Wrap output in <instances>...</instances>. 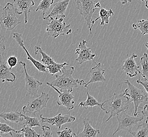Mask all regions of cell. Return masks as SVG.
Listing matches in <instances>:
<instances>
[{
	"label": "cell",
	"mask_w": 148,
	"mask_h": 137,
	"mask_svg": "<svg viewBox=\"0 0 148 137\" xmlns=\"http://www.w3.org/2000/svg\"><path fill=\"white\" fill-rule=\"evenodd\" d=\"M75 70L74 66H71L69 68L63 67L62 69V74L56 75V79L51 82H46L49 86H53L58 89L61 91H73L74 89L77 88L79 86H85L86 83L84 80L75 79L73 74Z\"/></svg>",
	"instance_id": "obj_1"
},
{
	"label": "cell",
	"mask_w": 148,
	"mask_h": 137,
	"mask_svg": "<svg viewBox=\"0 0 148 137\" xmlns=\"http://www.w3.org/2000/svg\"><path fill=\"white\" fill-rule=\"evenodd\" d=\"M129 103H130L123 93L120 94L114 93L108 99L103 102L100 108L105 111L106 114H110L106 122H108L112 118L116 116L120 112L126 111L128 109Z\"/></svg>",
	"instance_id": "obj_2"
},
{
	"label": "cell",
	"mask_w": 148,
	"mask_h": 137,
	"mask_svg": "<svg viewBox=\"0 0 148 137\" xmlns=\"http://www.w3.org/2000/svg\"><path fill=\"white\" fill-rule=\"evenodd\" d=\"M125 83L128 85V88L123 93L129 102L134 103V116H137L139 113L138 109L142 108L140 104L148 101V94H145L143 90L134 86L128 80H125Z\"/></svg>",
	"instance_id": "obj_3"
},
{
	"label": "cell",
	"mask_w": 148,
	"mask_h": 137,
	"mask_svg": "<svg viewBox=\"0 0 148 137\" xmlns=\"http://www.w3.org/2000/svg\"><path fill=\"white\" fill-rule=\"evenodd\" d=\"M77 8L80 14L85 20L89 31L92 33V17L96 9L100 8V3L98 0H75Z\"/></svg>",
	"instance_id": "obj_4"
},
{
	"label": "cell",
	"mask_w": 148,
	"mask_h": 137,
	"mask_svg": "<svg viewBox=\"0 0 148 137\" xmlns=\"http://www.w3.org/2000/svg\"><path fill=\"white\" fill-rule=\"evenodd\" d=\"M16 12L13 3L8 2L3 8L1 17H0V26L4 30L11 31L21 23L16 17Z\"/></svg>",
	"instance_id": "obj_5"
},
{
	"label": "cell",
	"mask_w": 148,
	"mask_h": 137,
	"mask_svg": "<svg viewBox=\"0 0 148 137\" xmlns=\"http://www.w3.org/2000/svg\"><path fill=\"white\" fill-rule=\"evenodd\" d=\"M5 36L0 37V79L2 82H14L16 75L11 71L12 68L8 66L4 56L5 45L4 43Z\"/></svg>",
	"instance_id": "obj_6"
},
{
	"label": "cell",
	"mask_w": 148,
	"mask_h": 137,
	"mask_svg": "<svg viewBox=\"0 0 148 137\" xmlns=\"http://www.w3.org/2000/svg\"><path fill=\"white\" fill-rule=\"evenodd\" d=\"M64 17L58 19H50L47 24L46 31L49 36L54 38L58 37L60 35H65L71 34L72 29L71 24L67 25L64 22Z\"/></svg>",
	"instance_id": "obj_7"
},
{
	"label": "cell",
	"mask_w": 148,
	"mask_h": 137,
	"mask_svg": "<svg viewBox=\"0 0 148 137\" xmlns=\"http://www.w3.org/2000/svg\"><path fill=\"white\" fill-rule=\"evenodd\" d=\"M116 116L118 121V126L116 130L113 133V136L120 130H125L130 133L134 126L143 121L145 118L143 116H138L137 115V116L132 117L127 114L125 111L120 112Z\"/></svg>",
	"instance_id": "obj_8"
},
{
	"label": "cell",
	"mask_w": 148,
	"mask_h": 137,
	"mask_svg": "<svg viewBox=\"0 0 148 137\" xmlns=\"http://www.w3.org/2000/svg\"><path fill=\"white\" fill-rule=\"evenodd\" d=\"M49 99V93L44 92H42L38 97L33 99L27 103L26 106L23 107L22 108L23 113L26 114L28 113L35 116L36 113L45 108Z\"/></svg>",
	"instance_id": "obj_9"
},
{
	"label": "cell",
	"mask_w": 148,
	"mask_h": 137,
	"mask_svg": "<svg viewBox=\"0 0 148 137\" xmlns=\"http://www.w3.org/2000/svg\"><path fill=\"white\" fill-rule=\"evenodd\" d=\"M18 63L23 67L24 72L25 90L27 92V95H29L33 99L38 97L39 96L38 94V89L40 86L43 85V83L28 73L26 67V64L25 62L23 61H20Z\"/></svg>",
	"instance_id": "obj_10"
},
{
	"label": "cell",
	"mask_w": 148,
	"mask_h": 137,
	"mask_svg": "<svg viewBox=\"0 0 148 137\" xmlns=\"http://www.w3.org/2000/svg\"><path fill=\"white\" fill-rule=\"evenodd\" d=\"M40 118L41 122L49 123L52 126H56L58 129L61 128L66 123L74 122L76 120L75 116L70 114L63 115L62 113H59L52 118L44 117L43 114H41Z\"/></svg>",
	"instance_id": "obj_11"
},
{
	"label": "cell",
	"mask_w": 148,
	"mask_h": 137,
	"mask_svg": "<svg viewBox=\"0 0 148 137\" xmlns=\"http://www.w3.org/2000/svg\"><path fill=\"white\" fill-rule=\"evenodd\" d=\"M87 41L83 40L79 43L78 48L76 50L75 54H78V57L75 61L79 64H82L87 61H94V58L96 57V54L92 53L91 47H87L86 46Z\"/></svg>",
	"instance_id": "obj_12"
},
{
	"label": "cell",
	"mask_w": 148,
	"mask_h": 137,
	"mask_svg": "<svg viewBox=\"0 0 148 137\" xmlns=\"http://www.w3.org/2000/svg\"><path fill=\"white\" fill-rule=\"evenodd\" d=\"M49 86L54 89L59 94V100L57 101L58 106H64L68 111H70L74 108L75 101L73 92L70 91H61L54 86Z\"/></svg>",
	"instance_id": "obj_13"
},
{
	"label": "cell",
	"mask_w": 148,
	"mask_h": 137,
	"mask_svg": "<svg viewBox=\"0 0 148 137\" xmlns=\"http://www.w3.org/2000/svg\"><path fill=\"white\" fill-rule=\"evenodd\" d=\"M13 4L17 15L24 13L25 17V23L28 22V15L33 10L35 3L34 0H13Z\"/></svg>",
	"instance_id": "obj_14"
},
{
	"label": "cell",
	"mask_w": 148,
	"mask_h": 137,
	"mask_svg": "<svg viewBox=\"0 0 148 137\" xmlns=\"http://www.w3.org/2000/svg\"><path fill=\"white\" fill-rule=\"evenodd\" d=\"M138 57V55L133 53L130 57H128L123 61V64L121 66V70L130 77H136L138 74L141 73L140 71V66H138L134 59Z\"/></svg>",
	"instance_id": "obj_15"
},
{
	"label": "cell",
	"mask_w": 148,
	"mask_h": 137,
	"mask_svg": "<svg viewBox=\"0 0 148 137\" xmlns=\"http://www.w3.org/2000/svg\"><path fill=\"white\" fill-rule=\"evenodd\" d=\"M13 37L14 39L18 45L22 47L24 51H25L26 53L27 54V59L29 60L33 64L35 67L37 68V70L40 72L46 73L47 72V67L45 65L43 64V63H41L38 60L35 59L34 57L32 56L30 53H29L28 50L26 48L24 43V40L22 38V34L19 33H14L13 34Z\"/></svg>",
	"instance_id": "obj_16"
},
{
	"label": "cell",
	"mask_w": 148,
	"mask_h": 137,
	"mask_svg": "<svg viewBox=\"0 0 148 137\" xmlns=\"http://www.w3.org/2000/svg\"><path fill=\"white\" fill-rule=\"evenodd\" d=\"M70 1L71 0H63L55 3L51 13H49L47 17H43V19L49 20L50 19L65 18V12Z\"/></svg>",
	"instance_id": "obj_17"
},
{
	"label": "cell",
	"mask_w": 148,
	"mask_h": 137,
	"mask_svg": "<svg viewBox=\"0 0 148 137\" xmlns=\"http://www.w3.org/2000/svg\"><path fill=\"white\" fill-rule=\"evenodd\" d=\"M94 62L96 63V66H94L90 70V79L89 81L88 82L86 83L85 86V87L87 88H88V86L90 83L105 82L107 81L103 75L105 72V70L102 68L101 63L100 62L96 63L95 61Z\"/></svg>",
	"instance_id": "obj_18"
},
{
	"label": "cell",
	"mask_w": 148,
	"mask_h": 137,
	"mask_svg": "<svg viewBox=\"0 0 148 137\" xmlns=\"http://www.w3.org/2000/svg\"><path fill=\"white\" fill-rule=\"evenodd\" d=\"M84 128L83 131L78 132L76 137H96L97 134H100V131L99 129H96L91 125L90 119L89 118H86L83 121Z\"/></svg>",
	"instance_id": "obj_19"
},
{
	"label": "cell",
	"mask_w": 148,
	"mask_h": 137,
	"mask_svg": "<svg viewBox=\"0 0 148 137\" xmlns=\"http://www.w3.org/2000/svg\"><path fill=\"white\" fill-rule=\"evenodd\" d=\"M0 118L6 121H9L11 122L18 123L22 122L24 120V118L19 112H3L0 113Z\"/></svg>",
	"instance_id": "obj_20"
},
{
	"label": "cell",
	"mask_w": 148,
	"mask_h": 137,
	"mask_svg": "<svg viewBox=\"0 0 148 137\" xmlns=\"http://www.w3.org/2000/svg\"><path fill=\"white\" fill-rule=\"evenodd\" d=\"M114 12L112 9L106 10L105 8H102L99 11V16L96 19L92 21V26H93L97 20L99 19H101V22H100V26H104L105 24H108L109 23L110 17L114 16Z\"/></svg>",
	"instance_id": "obj_21"
},
{
	"label": "cell",
	"mask_w": 148,
	"mask_h": 137,
	"mask_svg": "<svg viewBox=\"0 0 148 137\" xmlns=\"http://www.w3.org/2000/svg\"><path fill=\"white\" fill-rule=\"evenodd\" d=\"M17 137H40V135L38 134L36 132L32 129L31 127L28 126L25 123H23L22 129L17 131Z\"/></svg>",
	"instance_id": "obj_22"
},
{
	"label": "cell",
	"mask_w": 148,
	"mask_h": 137,
	"mask_svg": "<svg viewBox=\"0 0 148 137\" xmlns=\"http://www.w3.org/2000/svg\"><path fill=\"white\" fill-rule=\"evenodd\" d=\"M34 51L36 55H37L38 53H40L42 57L41 61L43 64L45 65L46 66H49V64H53L56 62L54 59V58L51 57V56H49L46 52L44 51L43 49L40 46H35Z\"/></svg>",
	"instance_id": "obj_23"
},
{
	"label": "cell",
	"mask_w": 148,
	"mask_h": 137,
	"mask_svg": "<svg viewBox=\"0 0 148 137\" xmlns=\"http://www.w3.org/2000/svg\"><path fill=\"white\" fill-rule=\"evenodd\" d=\"M130 134L134 137H148V120L137 126L136 130Z\"/></svg>",
	"instance_id": "obj_24"
},
{
	"label": "cell",
	"mask_w": 148,
	"mask_h": 137,
	"mask_svg": "<svg viewBox=\"0 0 148 137\" xmlns=\"http://www.w3.org/2000/svg\"><path fill=\"white\" fill-rule=\"evenodd\" d=\"M86 93L87 94V98L85 101H82L79 104V107H84L87 109L88 107H93L94 106H99L100 108L102 106L103 102L100 103L95 98L89 93L88 91H87Z\"/></svg>",
	"instance_id": "obj_25"
},
{
	"label": "cell",
	"mask_w": 148,
	"mask_h": 137,
	"mask_svg": "<svg viewBox=\"0 0 148 137\" xmlns=\"http://www.w3.org/2000/svg\"><path fill=\"white\" fill-rule=\"evenodd\" d=\"M132 26L134 30L139 29L143 36L148 34V19L139 20L136 23H134Z\"/></svg>",
	"instance_id": "obj_26"
},
{
	"label": "cell",
	"mask_w": 148,
	"mask_h": 137,
	"mask_svg": "<svg viewBox=\"0 0 148 137\" xmlns=\"http://www.w3.org/2000/svg\"><path fill=\"white\" fill-rule=\"evenodd\" d=\"M55 0H42L36 9V11H42L43 17H45V15L48 12L51 6L53 4Z\"/></svg>",
	"instance_id": "obj_27"
},
{
	"label": "cell",
	"mask_w": 148,
	"mask_h": 137,
	"mask_svg": "<svg viewBox=\"0 0 148 137\" xmlns=\"http://www.w3.org/2000/svg\"><path fill=\"white\" fill-rule=\"evenodd\" d=\"M140 63L142 66L141 74L143 78L145 80L148 79V54L145 53L143 55L140 59Z\"/></svg>",
	"instance_id": "obj_28"
},
{
	"label": "cell",
	"mask_w": 148,
	"mask_h": 137,
	"mask_svg": "<svg viewBox=\"0 0 148 137\" xmlns=\"http://www.w3.org/2000/svg\"><path fill=\"white\" fill-rule=\"evenodd\" d=\"M68 65L69 64L66 62L63 63H58L56 62H55V63L46 66V67L49 73H51V75H54L55 74L57 73L58 72H62V69L63 68V67Z\"/></svg>",
	"instance_id": "obj_29"
},
{
	"label": "cell",
	"mask_w": 148,
	"mask_h": 137,
	"mask_svg": "<svg viewBox=\"0 0 148 137\" xmlns=\"http://www.w3.org/2000/svg\"><path fill=\"white\" fill-rule=\"evenodd\" d=\"M22 116H23L24 120H25L26 124H27L30 127H40V123L39 119L37 117H31L27 116H26L25 114L21 113Z\"/></svg>",
	"instance_id": "obj_30"
},
{
	"label": "cell",
	"mask_w": 148,
	"mask_h": 137,
	"mask_svg": "<svg viewBox=\"0 0 148 137\" xmlns=\"http://www.w3.org/2000/svg\"><path fill=\"white\" fill-rule=\"evenodd\" d=\"M12 132H14L15 133H17V131L15 130L14 129L12 128L11 127L9 126L6 123H2L0 122V132L2 134H10L13 136Z\"/></svg>",
	"instance_id": "obj_31"
},
{
	"label": "cell",
	"mask_w": 148,
	"mask_h": 137,
	"mask_svg": "<svg viewBox=\"0 0 148 137\" xmlns=\"http://www.w3.org/2000/svg\"><path fill=\"white\" fill-rule=\"evenodd\" d=\"M57 136L60 137H76V134L73 133L71 128H66L64 130L56 132Z\"/></svg>",
	"instance_id": "obj_32"
},
{
	"label": "cell",
	"mask_w": 148,
	"mask_h": 137,
	"mask_svg": "<svg viewBox=\"0 0 148 137\" xmlns=\"http://www.w3.org/2000/svg\"><path fill=\"white\" fill-rule=\"evenodd\" d=\"M8 66L10 68H12L17 65L18 63V59L16 55H12L9 57L7 60Z\"/></svg>",
	"instance_id": "obj_33"
},
{
	"label": "cell",
	"mask_w": 148,
	"mask_h": 137,
	"mask_svg": "<svg viewBox=\"0 0 148 137\" xmlns=\"http://www.w3.org/2000/svg\"><path fill=\"white\" fill-rule=\"evenodd\" d=\"M42 130L43 131V136L44 137H53V132L49 126L44 125L42 127Z\"/></svg>",
	"instance_id": "obj_34"
},
{
	"label": "cell",
	"mask_w": 148,
	"mask_h": 137,
	"mask_svg": "<svg viewBox=\"0 0 148 137\" xmlns=\"http://www.w3.org/2000/svg\"><path fill=\"white\" fill-rule=\"evenodd\" d=\"M137 82L138 83L141 84L143 85V86L145 89V91L148 93V81L147 80H145V81H143L141 80V78L138 79L137 80Z\"/></svg>",
	"instance_id": "obj_35"
},
{
	"label": "cell",
	"mask_w": 148,
	"mask_h": 137,
	"mask_svg": "<svg viewBox=\"0 0 148 137\" xmlns=\"http://www.w3.org/2000/svg\"><path fill=\"white\" fill-rule=\"evenodd\" d=\"M143 116L145 118H147V120H148V104H146L144 106L143 110L141 111Z\"/></svg>",
	"instance_id": "obj_36"
},
{
	"label": "cell",
	"mask_w": 148,
	"mask_h": 137,
	"mask_svg": "<svg viewBox=\"0 0 148 137\" xmlns=\"http://www.w3.org/2000/svg\"><path fill=\"white\" fill-rule=\"evenodd\" d=\"M118 1L120 2H121L123 4H125L128 2H131V0H118Z\"/></svg>",
	"instance_id": "obj_37"
},
{
	"label": "cell",
	"mask_w": 148,
	"mask_h": 137,
	"mask_svg": "<svg viewBox=\"0 0 148 137\" xmlns=\"http://www.w3.org/2000/svg\"><path fill=\"white\" fill-rule=\"evenodd\" d=\"M141 1L145 3V6L148 9V0H141Z\"/></svg>",
	"instance_id": "obj_38"
},
{
	"label": "cell",
	"mask_w": 148,
	"mask_h": 137,
	"mask_svg": "<svg viewBox=\"0 0 148 137\" xmlns=\"http://www.w3.org/2000/svg\"><path fill=\"white\" fill-rule=\"evenodd\" d=\"M145 46H146V48H147L148 50V41L147 42V43H145Z\"/></svg>",
	"instance_id": "obj_39"
},
{
	"label": "cell",
	"mask_w": 148,
	"mask_h": 137,
	"mask_svg": "<svg viewBox=\"0 0 148 137\" xmlns=\"http://www.w3.org/2000/svg\"><path fill=\"white\" fill-rule=\"evenodd\" d=\"M1 137V134H0V137Z\"/></svg>",
	"instance_id": "obj_40"
},
{
	"label": "cell",
	"mask_w": 148,
	"mask_h": 137,
	"mask_svg": "<svg viewBox=\"0 0 148 137\" xmlns=\"http://www.w3.org/2000/svg\"><path fill=\"white\" fill-rule=\"evenodd\" d=\"M1 6V4H0V6Z\"/></svg>",
	"instance_id": "obj_41"
},
{
	"label": "cell",
	"mask_w": 148,
	"mask_h": 137,
	"mask_svg": "<svg viewBox=\"0 0 148 137\" xmlns=\"http://www.w3.org/2000/svg\"><path fill=\"white\" fill-rule=\"evenodd\" d=\"M0 28H1V26H0Z\"/></svg>",
	"instance_id": "obj_42"
}]
</instances>
